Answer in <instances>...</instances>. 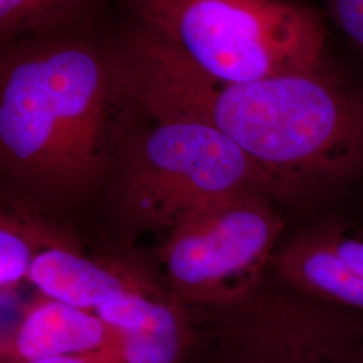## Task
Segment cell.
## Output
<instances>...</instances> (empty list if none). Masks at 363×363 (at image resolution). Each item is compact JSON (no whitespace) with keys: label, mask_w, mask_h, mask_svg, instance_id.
Instances as JSON below:
<instances>
[{"label":"cell","mask_w":363,"mask_h":363,"mask_svg":"<svg viewBox=\"0 0 363 363\" xmlns=\"http://www.w3.org/2000/svg\"><path fill=\"white\" fill-rule=\"evenodd\" d=\"M130 94L154 120L120 150L121 203L132 222L171 232L230 195L273 196L261 169L218 128L147 100L130 88Z\"/></svg>","instance_id":"4"},{"label":"cell","mask_w":363,"mask_h":363,"mask_svg":"<svg viewBox=\"0 0 363 363\" xmlns=\"http://www.w3.org/2000/svg\"><path fill=\"white\" fill-rule=\"evenodd\" d=\"M228 312L222 363H346L363 340V313L319 300L253 294Z\"/></svg>","instance_id":"6"},{"label":"cell","mask_w":363,"mask_h":363,"mask_svg":"<svg viewBox=\"0 0 363 363\" xmlns=\"http://www.w3.org/2000/svg\"><path fill=\"white\" fill-rule=\"evenodd\" d=\"M142 28L218 84H247L325 62L319 13L295 0H128Z\"/></svg>","instance_id":"3"},{"label":"cell","mask_w":363,"mask_h":363,"mask_svg":"<svg viewBox=\"0 0 363 363\" xmlns=\"http://www.w3.org/2000/svg\"><path fill=\"white\" fill-rule=\"evenodd\" d=\"M112 347V333L96 312L42 295L27 306L13 331L1 335L0 359L91 355Z\"/></svg>","instance_id":"8"},{"label":"cell","mask_w":363,"mask_h":363,"mask_svg":"<svg viewBox=\"0 0 363 363\" xmlns=\"http://www.w3.org/2000/svg\"><path fill=\"white\" fill-rule=\"evenodd\" d=\"M325 4L335 25L363 52V0H325Z\"/></svg>","instance_id":"13"},{"label":"cell","mask_w":363,"mask_h":363,"mask_svg":"<svg viewBox=\"0 0 363 363\" xmlns=\"http://www.w3.org/2000/svg\"><path fill=\"white\" fill-rule=\"evenodd\" d=\"M333 247L343 262L363 280V241L347 237L335 223H325Z\"/></svg>","instance_id":"14"},{"label":"cell","mask_w":363,"mask_h":363,"mask_svg":"<svg viewBox=\"0 0 363 363\" xmlns=\"http://www.w3.org/2000/svg\"><path fill=\"white\" fill-rule=\"evenodd\" d=\"M128 52L139 94L223 132L261 169L274 198L327 194L362 171L363 91L325 62L228 85L145 30Z\"/></svg>","instance_id":"1"},{"label":"cell","mask_w":363,"mask_h":363,"mask_svg":"<svg viewBox=\"0 0 363 363\" xmlns=\"http://www.w3.org/2000/svg\"><path fill=\"white\" fill-rule=\"evenodd\" d=\"M27 281L48 298L93 312L130 292L154 289L132 274L82 256L65 242L39 253Z\"/></svg>","instance_id":"9"},{"label":"cell","mask_w":363,"mask_h":363,"mask_svg":"<svg viewBox=\"0 0 363 363\" xmlns=\"http://www.w3.org/2000/svg\"><path fill=\"white\" fill-rule=\"evenodd\" d=\"M113 337L116 363H182L191 342L187 312L178 300L130 292L96 310Z\"/></svg>","instance_id":"7"},{"label":"cell","mask_w":363,"mask_h":363,"mask_svg":"<svg viewBox=\"0 0 363 363\" xmlns=\"http://www.w3.org/2000/svg\"><path fill=\"white\" fill-rule=\"evenodd\" d=\"M100 0H0V38L9 46L70 26Z\"/></svg>","instance_id":"11"},{"label":"cell","mask_w":363,"mask_h":363,"mask_svg":"<svg viewBox=\"0 0 363 363\" xmlns=\"http://www.w3.org/2000/svg\"><path fill=\"white\" fill-rule=\"evenodd\" d=\"M277 269L306 296L363 313V280L337 256L325 225L289 242L277 257Z\"/></svg>","instance_id":"10"},{"label":"cell","mask_w":363,"mask_h":363,"mask_svg":"<svg viewBox=\"0 0 363 363\" xmlns=\"http://www.w3.org/2000/svg\"><path fill=\"white\" fill-rule=\"evenodd\" d=\"M21 40L0 65V157L18 184L52 199L89 190L128 103L123 52L85 39Z\"/></svg>","instance_id":"2"},{"label":"cell","mask_w":363,"mask_h":363,"mask_svg":"<svg viewBox=\"0 0 363 363\" xmlns=\"http://www.w3.org/2000/svg\"><path fill=\"white\" fill-rule=\"evenodd\" d=\"M281 230L267 195L240 193L174 228L159 257L179 300L229 308L256 292Z\"/></svg>","instance_id":"5"},{"label":"cell","mask_w":363,"mask_h":363,"mask_svg":"<svg viewBox=\"0 0 363 363\" xmlns=\"http://www.w3.org/2000/svg\"><path fill=\"white\" fill-rule=\"evenodd\" d=\"M0 363H116V361L111 350L100 352V354H91V355H66V357L30 359V361L0 359Z\"/></svg>","instance_id":"15"},{"label":"cell","mask_w":363,"mask_h":363,"mask_svg":"<svg viewBox=\"0 0 363 363\" xmlns=\"http://www.w3.org/2000/svg\"><path fill=\"white\" fill-rule=\"evenodd\" d=\"M346 363H363V340L350 351Z\"/></svg>","instance_id":"16"},{"label":"cell","mask_w":363,"mask_h":363,"mask_svg":"<svg viewBox=\"0 0 363 363\" xmlns=\"http://www.w3.org/2000/svg\"><path fill=\"white\" fill-rule=\"evenodd\" d=\"M16 214L3 213L0 220V291L1 296L27 280L31 264L46 247L64 244L52 240L37 222L16 218Z\"/></svg>","instance_id":"12"}]
</instances>
